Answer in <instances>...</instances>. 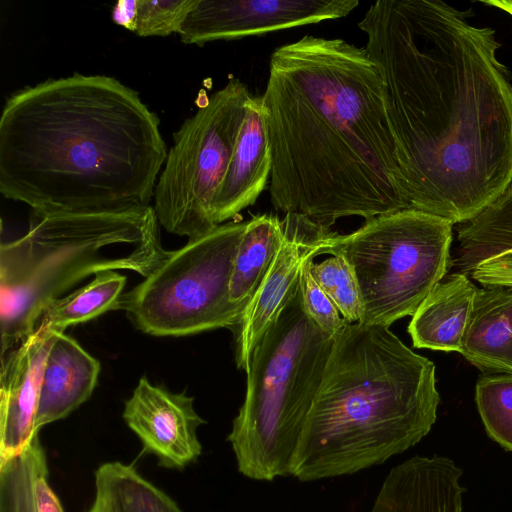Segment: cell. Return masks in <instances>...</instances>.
I'll return each mask as SVG.
<instances>
[{
	"label": "cell",
	"mask_w": 512,
	"mask_h": 512,
	"mask_svg": "<svg viewBox=\"0 0 512 512\" xmlns=\"http://www.w3.org/2000/svg\"><path fill=\"white\" fill-rule=\"evenodd\" d=\"M410 208L463 223L512 180V83L490 27L439 0H381L358 22Z\"/></svg>",
	"instance_id": "1"
},
{
	"label": "cell",
	"mask_w": 512,
	"mask_h": 512,
	"mask_svg": "<svg viewBox=\"0 0 512 512\" xmlns=\"http://www.w3.org/2000/svg\"><path fill=\"white\" fill-rule=\"evenodd\" d=\"M274 208L330 228L410 208L383 100L365 47L305 35L271 55L262 95Z\"/></svg>",
	"instance_id": "2"
},
{
	"label": "cell",
	"mask_w": 512,
	"mask_h": 512,
	"mask_svg": "<svg viewBox=\"0 0 512 512\" xmlns=\"http://www.w3.org/2000/svg\"><path fill=\"white\" fill-rule=\"evenodd\" d=\"M158 116L106 75L13 93L0 116V192L38 214L147 208L167 158Z\"/></svg>",
	"instance_id": "3"
},
{
	"label": "cell",
	"mask_w": 512,
	"mask_h": 512,
	"mask_svg": "<svg viewBox=\"0 0 512 512\" xmlns=\"http://www.w3.org/2000/svg\"><path fill=\"white\" fill-rule=\"evenodd\" d=\"M439 402L432 361L387 326L346 324L336 336L290 476L318 481L382 464L430 432Z\"/></svg>",
	"instance_id": "4"
},
{
	"label": "cell",
	"mask_w": 512,
	"mask_h": 512,
	"mask_svg": "<svg viewBox=\"0 0 512 512\" xmlns=\"http://www.w3.org/2000/svg\"><path fill=\"white\" fill-rule=\"evenodd\" d=\"M153 206L101 213L32 212L29 229L0 246L1 356L31 335L44 308L104 271L144 278L169 255Z\"/></svg>",
	"instance_id": "5"
},
{
	"label": "cell",
	"mask_w": 512,
	"mask_h": 512,
	"mask_svg": "<svg viewBox=\"0 0 512 512\" xmlns=\"http://www.w3.org/2000/svg\"><path fill=\"white\" fill-rule=\"evenodd\" d=\"M335 339L305 312L298 282L251 354L245 399L227 437L243 476H290Z\"/></svg>",
	"instance_id": "6"
},
{
	"label": "cell",
	"mask_w": 512,
	"mask_h": 512,
	"mask_svg": "<svg viewBox=\"0 0 512 512\" xmlns=\"http://www.w3.org/2000/svg\"><path fill=\"white\" fill-rule=\"evenodd\" d=\"M453 223L407 208L365 221L356 231L336 233L328 254H341L356 276L361 323L389 327L413 316L450 269Z\"/></svg>",
	"instance_id": "7"
},
{
	"label": "cell",
	"mask_w": 512,
	"mask_h": 512,
	"mask_svg": "<svg viewBox=\"0 0 512 512\" xmlns=\"http://www.w3.org/2000/svg\"><path fill=\"white\" fill-rule=\"evenodd\" d=\"M246 222H228L170 251L117 308L153 336H186L218 328L235 334L242 319L229 298L233 261Z\"/></svg>",
	"instance_id": "8"
},
{
	"label": "cell",
	"mask_w": 512,
	"mask_h": 512,
	"mask_svg": "<svg viewBox=\"0 0 512 512\" xmlns=\"http://www.w3.org/2000/svg\"><path fill=\"white\" fill-rule=\"evenodd\" d=\"M251 97L231 79L173 135L154 190V210L168 232L197 239L215 229L213 204Z\"/></svg>",
	"instance_id": "9"
},
{
	"label": "cell",
	"mask_w": 512,
	"mask_h": 512,
	"mask_svg": "<svg viewBox=\"0 0 512 512\" xmlns=\"http://www.w3.org/2000/svg\"><path fill=\"white\" fill-rule=\"evenodd\" d=\"M358 5V0H198L179 35L185 44L202 46L339 19Z\"/></svg>",
	"instance_id": "10"
},
{
	"label": "cell",
	"mask_w": 512,
	"mask_h": 512,
	"mask_svg": "<svg viewBox=\"0 0 512 512\" xmlns=\"http://www.w3.org/2000/svg\"><path fill=\"white\" fill-rule=\"evenodd\" d=\"M335 234L303 216L285 214L280 248L234 334L239 369L248 370L255 346L297 287L302 266L328 254Z\"/></svg>",
	"instance_id": "11"
},
{
	"label": "cell",
	"mask_w": 512,
	"mask_h": 512,
	"mask_svg": "<svg viewBox=\"0 0 512 512\" xmlns=\"http://www.w3.org/2000/svg\"><path fill=\"white\" fill-rule=\"evenodd\" d=\"M123 419L160 466L181 469L202 453L196 432L205 421L194 409V398L183 392L173 393L142 377L125 402Z\"/></svg>",
	"instance_id": "12"
},
{
	"label": "cell",
	"mask_w": 512,
	"mask_h": 512,
	"mask_svg": "<svg viewBox=\"0 0 512 512\" xmlns=\"http://www.w3.org/2000/svg\"><path fill=\"white\" fill-rule=\"evenodd\" d=\"M57 333L37 328L1 356L0 463L21 453L39 434L35 423L41 379Z\"/></svg>",
	"instance_id": "13"
},
{
	"label": "cell",
	"mask_w": 512,
	"mask_h": 512,
	"mask_svg": "<svg viewBox=\"0 0 512 512\" xmlns=\"http://www.w3.org/2000/svg\"><path fill=\"white\" fill-rule=\"evenodd\" d=\"M461 476L447 457H412L390 470L370 512H463Z\"/></svg>",
	"instance_id": "14"
},
{
	"label": "cell",
	"mask_w": 512,
	"mask_h": 512,
	"mask_svg": "<svg viewBox=\"0 0 512 512\" xmlns=\"http://www.w3.org/2000/svg\"><path fill=\"white\" fill-rule=\"evenodd\" d=\"M272 156L263 98H249L245 116L224 178L213 204L216 226L253 205L267 184Z\"/></svg>",
	"instance_id": "15"
},
{
	"label": "cell",
	"mask_w": 512,
	"mask_h": 512,
	"mask_svg": "<svg viewBox=\"0 0 512 512\" xmlns=\"http://www.w3.org/2000/svg\"><path fill=\"white\" fill-rule=\"evenodd\" d=\"M99 372L98 360L64 332L57 333L43 369L36 429L67 417L87 401Z\"/></svg>",
	"instance_id": "16"
},
{
	"label": "cell",
	"mask_w": 512,
	"mask_h": 512,
	"mask_svg": "<svg viewBox=\"0 0 512 512\" xmlns=\"http://www.w3.org/2000/svg\"><path fill=\"white\" fill-rule=\"evenodd\" d=\"M477 290L469 276L446 274L412 316L408 332L413 346L461 352Z\"/></svg>",
	"instance_id": "17"
},
{
	"label": "cell",
	"mask_w": 512,
	"mask_h": 512,
	"mask_svg": "<svg viewBox=\"0 0 512 512\" xmlns=\"http://www.w3.org/2000/svg\"><path fill=\"white\" fill-rule=\"evenodd\" d=\"M460 353L485 373H512V286L478 288Z\"/></svg>",
	"instance_id": "18"
},
{
	"label": "cell",
	"mask_w": 512,
	"mask_h": 512,
	"mask_svg": "<svg viewBox=\"0 0 512 512\" xmlns=\"http://www.w3.org/2000/svg\"><path fill=\"white\" fill-rule=\"evenodd\" d=\"M512 251V180L504 191L458 230L454 272L471 276L482 263Z\"/></svg>",
	"instance_id": "19"
},
{
	"label": "cell",
	"mask_w": 512,
	"mask_h": 512,
	"mask_svg": "<svg viewBox=\"0 0 512 512\" xmlns=\"http://www.w3.org/2000/svg\"><path fill=\"white\" fill-rule=\"evenodd\" d=\"M48 477L37 434L21 453L0 463V512H64Z\"/></svg>",
	"instance_id": "20"
},
{
	"label": "cell",
	"mask_w": 512,
	"mask_h": 512,
	"mask_svg": "<svg viewBox=\"0 0 512 512\" xmlns=\"http://www.w3.org/2000/svg\"><path fill=\"white\" fill-rule=\"evenodd\" d=\"M282 241V220L261 214L247 221L233 261L229 298L242 315L257 293Z\"/></svg>",
	"instance_id": "21"
},
{
	"label": "cell",
	"mask_w": 512,
	"mask_h": 512,
	"mask_svg": "<svg viewBox=\"0 0 512 512\" xmlns=\"http://www.w3.org/2000/svg\"><path fill=\"white\" fill-rule=\"evenodd\" d=\"M95 490L96 512H183L167 494L121 462L98 467Z\"/></svg>",
	"instance_id": "22"
},
{
	"label": "cell",
	"mask_w": 512,
	"mask_h": 512,
	"mask_svg": "<svg viewBox=\"0 0 512 512\" xmlns=\"http://www.w3.org/2000/svg\"><path fill=\"white\" fill-rule=\"evenodd\" d=\"M125 284L126 277L115 271L96 274L88 284L50 302L42 311L36 329L64 332L69 326L117 308Z\"/></svg>",
	"instance_id": "23"
},
{
	"label": "cell",
	"mask_w": 512,
	"mask_h": 512,
	"mask_svg": "<svg viewBox=\"0 0 512 512\" xmlns=\"http://www.w3.org/2000/svg\"><path fill=\"white\" fill-rule=\"evenodd\" d=\"M476 405L489 436L512 451V373H486L476 384Z\"/></svg>",
	"instance_id": "24"
},
{
	"label": "cell",
	"mask_w": 512,
	"mask_h": 512,
	"mask_svg": "<svg viewBox=\"0 0 512 512\" xmlns=\"http://www.w3.org/2000/svg\"><path fill=\"white\" fill-rule=\"evenodd\" d=\"M308 267L342 318L348 324L360 322L363 316L360 289L346 258L341 254H333L319 263L310 260Z\"/></svg>",
	"instance_id": "25"
},
{
	"label": "cell",
	"mask_w": 512,
	"mask_h": 512,
	"mask_svg": "<svg viewBox=\"0 0 512 512\" xmlns=\"http://www.w3.org/2000/svg\"><path fill=\"white\" fill-rule=\"evenodd\" d=\"M198 0H138L134 33L141 37L180 33Z\"/></svg>",
	"instance_id": "26"
},
{
	"label": "cell",
	"mask_w": 512,
	"mask_h": 512,
	"mask_svg": "<svg viewBox=\"0 0 512 512\" xmlns=\"http://www.w3.org/2000/svg\"><path fill=\"white\" fill-rule=\"evenodd\" d=\"M309 261L302 266L299 275V290L304 310L322 332L330 337H336L348 323L311 275Z\"/></svg>",
	"instance_id": "27"
},
{
	"label": "cell",
	"mask_w": 512,
	"mask_h": 512,
	"mask_svg": "<svg viewBox=\"0 0 512 512\" xmlns=\"http://www.w3.org/2000/svg\"><path fill=\"white\" fill-rule=\"evenodd\" d=\"M470 277L483 285L512 286V251L480 264Z\"/></svg>",
	"instance_id": "28"
},
{
	"label": "cell",
	"mask_w": 512,
	"mask_h": 512,
	"mask_svg": "<svg viewBox=\"0 0 512 512\" xmlns=\"http://www.w3.org/2000/svg\"><path fill=\"white\" fill-rule=\"evenodd\" d=\"M138 0H120L112 10V21L132 32L135 31Z\"/></svg>",
	"instance_id": "29"
},
{
	"label": "cell",
	"mask_w": 512,
	"mask_h": 512,
	"mask_svg": "<svg viewBox=\"0 0 512 512\" xmlns=\"http://www.w3.org/2000/svg\"><path fill=\"white\" fill-rule=\"evenodd\" d=\"M481 3L498 8L512 17V0H482Z\"/></svg>",
	"instance_id": "30"
},
{
	"label": "cell",
	"mask_w": 512,
	"mask_h": 512,
	"mask_svg": "<svg viewBox=\"0 0 512 512\" xmlns=\"http://www.w3.org/2000/svg\"><path fill=\"white\" fill-rule=\"evenodd\" d=\"M89 512H96V511L91 507Z\"/></svg>",
	"instance_id": "31"
}]
</instances>
